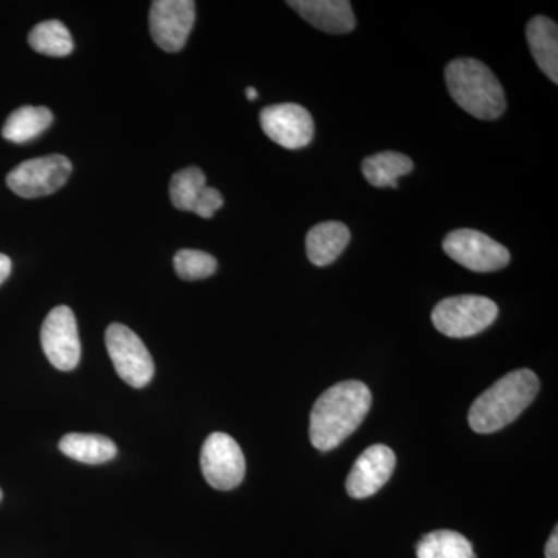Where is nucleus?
<instances>
[{
	"label": "nucleus",
	"instance_id": "nucleus-19",
	"mask_svg": "<svg viewBox=\"0 0 558 558\" xmlns=\"http://www.w3.org/2000/svg\"><path fill=\"white\" fill-rule=\"evenodd\" d=\"M417 558H475L472 545L454 531H435L424 535L416 546Z\"/></svg>",
	"mask_w": 558,
	"mask_h": 558
},
{
	"label": "nucleus",
	"instance_id": "nucleus-16",
	"mask_svg": "<svg viewBox=\"0 0 558 558\" xmlns=\"http://www.w3.org/2000/svg\"><path fill=\"white\" fill-rule=\"evenodd\" d=\"M60 450L65 457L97 465L108 462L117 457V446L112 439L102 435H84V433H69L60 440Z\"/></svg>",
	"mask_w": 558,
	"mask_h": 558
},
{
	"label": "nucleus",
	"instance_id": "nucleus-14",
	"mask_svg": "<svg viewBox=\"0 0 558 558\" xmlns=\"http://www.w3.org/2000/svg\"><path fill=\"white\" fill-rule=\"evenodd\" d=\"M351 241V231L337 220L312 227L306 236L307 258L317 267H326L339 258Z\"/></svg>",
	"mask_w": 558,
	"mask_h": 558
},
{
	"label": "nucleus",
	"instance_id": "nucleus-2",
	"mask_svg": "<svg viewBox=\"0 0 558 558\" xmlns=\"http://www.w3.org/2000/svg\"><path fill=\"white\" fill-rule=\"evenodd\" d=\"M538 389V377L531 369L512 371L473 402L470 427L480 435L508 427L531 405Z\"/></svg>",
	"mask_w": 558,
	"mask_h": 558
},
{
	"label": "nucleus",
	"instance_id": "nucleus-8",
	"mask_svg": "<svg viewBox=\"0 0 558 558\" xmlns=\"http://www.w3.org/2000/svg\"><path fill=\"white\" fill-rule=\"evenodd\" d=\"M201 468L209 486L231 490L245 476V458L240 444L227 433H213L201 451Z\"/></svg>",
	"mask_w": 558,
	"mask_h": 558
},
{
	"label": "nucleus",
	"instance_id": "nucleus-15",
	"mask_svg": "<svg viewBox=\"0 0 558 558\" xmlns=\"http://www.w3.org/2000/svg\"><path fill=\"white\" fill-rule=\"evenodd\" d=\"M526 38L532 57L538 69L554 84L558 83V27L556 22L545 16H535L529 22Z\"/></svg>",
	"mask_w": 558,
	"mask_h": 558
},
{
	"label": "nucleus",
	"instance_id": "nucleus-12",
	"mask_svg": "<svg viewBox=\"0 0 558 558\" xmlns=\"http://www.w3.org/2000/svg\"><path fill=\"white\" fill-rule=\"evenodd\" d=\"M395 468V451L380 444L369 447L352 465L347 480L348 494L357 499L373 497L391 478Z\"/></svg>",
	"mask_w": 558,
	"mask_h": 558
},
{
	"label": "nucleus",
	"instance_id": "nucleus-21",
	"mask_svg": "<svg viewBox=\"0 0 558 558\" xmlns=\"http://www.w3.org/2000/svg\"><path fill=\"white\" fill-rule=\"evenodd\" d=\"M207 178L201 168L190 167L175 172L171 179L170 197L172 205L180 211L193 213L202 193L207 189Z\"/></svg>",
	"mask_w": 558,
	"mask_h": 558
},
{
	"label": "nucleus",
	"instance_id": "nucleus-25",
	"mask_svg": "<svg viewBox=\"0 0 558 558\" xmlns=\"http://www.w3.org/2000/svg\"><path fill=\"white\" fill-rule=\"evenodd\" d=\"M11 274V259L7 255L0 253V284L10 277Z\"/></svg>",
	"mask_w": 558,
	"mask_h": 558
},
{
	"label": "nucleus",
	"instance_id": "nucleus-13",
	"mask_svg": "<svg viewBox=\"0 0 558 558\" xmlns=\"http://www.w3.org/2000/svg\"><path fill=\"white\" fill-rule=\"evenodd\" d=\"M288 5L315 28L330 35H347L355 28L354 11L348 0H292Z\"/></svg>",
	"mask_w": 558,
	"mask_h": 558
},
{
	"label": "nucleus",
	"instance_id": "nucleus-20",
	"mask_svg": "<svg viewBox=\"0 0 558 558\" xmlns=\"http://www.w3.org/2000/svg\"><path fill=\"white\" fill-rule=\"evenodd\" d=\"M33 50L47 57H69L73 51L72 35L62 22L50 20L40 22L28 35Z\"/></svg>",
	"mask_w": 558,
	"mask_h": 558
},
{
	"label": "nucleus",
	"instance_id": "nucleus-4",
	"mask_svg": "<svg viewBox=\"0 0 558 558\" xmlns=\"http://www.w3.org/2000/svg\"><path fill=\"white\" fill-rule=\"evenodd\" d=\"M498 317V306L481 295L450 296L436 304L432 319L435 328L451 339H465L486 330Z\"/></svg>",
	"mask_w": 558,
	"mask_h": 558
},
{
	"label": "nucleus",
	"instance_id": "nucleus-7",
	"mask_svg": "<svg viewBox=\"0 0 558 558\" xmlns=\"http://www.w3.org/2000/svg\"><path fill=\"white\" fill-rule=\"evenodd\" d=\"M70 172L72 163L68 157L53 154L17 165L7 175V185L24 199H36L60 190L68 182Z\"/></svg>",
	"mask_w": 558,
	"mask_h": 558
},
{
	"label": "nucleus",
	"instance_id": "nucleus-10",
	"mask_svg": "<svg viewBox=\"0 0 558 558\" xmlns=\"http://www.w3.org/2000/svg\"><path fill=\"white\" fill-rule=\"evenodd\" d=\"M40 343L54 368L72 371L78 366L81 343L78 326L73 311L68 306H58L47 315L40 329Z\"/></svg>",
	"mask_w": 558,
	"mask_h": 558
},
{
	"label": "nucleus",
	"instance_id": "nucleus-5",
	"mask_svg": "<svg viewBox=\"0 0 558 558\" xmlns=\"http://www.w3.org/2000/svg\"><path fill=\"white\" fill-rule=\"evenodd\" d=\"M106 348L117 374L134 388H143L153 380V357L142 339L128 326L113 323L106 330Z\"/></svg>",
	"mask_w": 558,
	"mask_h": 558
},
{
	"label": "nucleus",
	"instance_id": "nucleus-1",
	"mask_svg": "<svg viewBox=\"0 0 558 558\" xmlns=\"http://www.w3.org/2000/svg\"><path fill=\"white\" fill-rule=\"evenodd\" d=\"M373 398L359 380L340 381L326 389L311 413V442L319 451L337 449L365 421Z\"/></svg>",
	"mask_w": 558,
	"mask_h": 558
},
{
	"label": "nucleus",
	"instance_id": "nucleus-26",
	"mask_svg": "<svg viewBox=\"0 0 558 558\" xmlns=\"http://www.w3.org/2000/svg\"><path fill=\"white\" fill-rule=\"evenodd\" d=\"M245 97H247L248 101H255L256 98H258V90H256L255 87H247V89H245Z\"/></svg>",
	"mask_w": 558,
	"mask_h": 558
},
{
	"label": "nucleus",
	"instance_id": "nucleus-24",
	"mask_svg": "<svg viewBox=\"0 0 558 558\" xmlns=\"http://www.w3.org/2000/svg\"><path fill=\"white\" fill-rule=\"evenodd\" d=\"M546 558H558V531L553 532L548 545H546Z\"/></svg>",
	"mask_w": 558,
	"mask_h": 558
},
{
	"label": "nucleus",
	"instance_id": "nucleus-18",
	"mask_svg": "<svg viewBox=\"0 0 558 558\" xmlns=\"http://www.w3.org/2000/svg\"><path fill=\"white\" fill-rule=\"evenodd\" d=\"M413 168V160L410 157L392 153V150L374 154L362 163L363 175L371 185L377 186V189H385V186L398 189V180L410 174Z\"/></svg>",
	"mask_w": 558,
	"mask_h": 558
},
{
	"label": "nucleus",
	"instance_id": "nucleus-9",
	"mask_svg": "<svg viewBox=\"0 0 558 558\" xmlns=\"http://www.w3.org/2000/svg\"><path fill=\"white\" fill-rule=\"evenodd\" d=\"M196 21L193 0H156L150 5L149 32L161 50L175 51L185 47Z\"/></svg>",
	"mask_w": 558,
	"mask_h": 558
},
{
	"label": "nucleus",
	"instance_id": "nucleus-27",
	"mask_svg": "<svg viewBox=\"0 0 558 558\" xmlns=\"http://www.w3.org/2000/svg\"><path fill=\"white\" fill-rule=\"evenodd\" d=\"M2 498H3L2 488H0V501H2Z\"/></svg>",
	"mask_w": 558,
	"mask_h": 558
},
{
	"label": "nucleus",
	"instance_id": "nucleus-11",
	"mask_svg": "<svg viewBox=\"0 0 558 558\" xmlns=\"http://www.w3.org/2000/svg\"><path fill=\"white\" fill-rule=\"evenodd\" d=\"M264 134L286 149H301L310 145L315 134L310 110L295 102L274 105L260 112Z\"/></svg>",
	"mask_w": 558,
	"mask_h": 558
},
{
	"label": "nucleus",
	"instance_id": "nucleus-17",
	"mask_svg": "<svg viewBox=\"0 0 558 558\" xmlns=\"http://www.w3.org/2000/svg\"><path fill=\"white\" fill-rule=\"evenodd\" d=\"M53 123V113L44 106H22L14 110L2 128V137L13 143H27L39 137Z\"/></svg>",
	"mask_w": 558,
	"mask_h": 558
},
{
	"label": "nucleus",
	"instance_id": "nucleus-3",
	"mask_svg": "<svg viewBox=\"0 0 558 558\" xmlns=\"http://www.w3.org/2000/svg\"><path fill=\"white\" fill-rule=\"evenodd\" d=\"M446 83L459 108L480 120H497L506 110L505 90L495 73L473 58L447 65Z\"/></svg>",
	"mask_w": 558,
	"mask_h": 558
},
{
	"label": "nucleus",
	"instance_id": "nucleus-6",
	"mask_svg": "<svg viewBox=\"0 0 558 558\" xmlns=\"http://www.w3.org/2000/svg\"><path fill=\"white\" fill-rule=\"evenodd\" d=\"M444 252L459 266L480 274L505 269L510 260L509 250L478 230L459 229L447 234Z\"/></svg>",
	"mask_w": 558,
	"mask_h": 558
},
{
	"label": "nucleus",
	"instance_id": "nucleus-22",
	"mask_svg": "<svg viewBox=\"0 0 558 558\" xmlns=\"http://www.w3.org/2000/svg\"><path fill=\"white\" fill-rule=\"evenodd\" d=\"M175 274L185 281L211 277L218 270V260L201 250H179L174 256Z\"/></svg>",
	"mask_w": 558,
	"mask_h": 558
},
{
	"label": "nucleus",
	"instance_id": "nucleus-23",
	"mask_svg": "<svg viewBox=\"0 0 558 558\" xmlns=\"http://www.w3.org/2000/svg\"><path fill=\"white\" fill-rule=\"evenodd\" d=\"M222 194H220L218 190L207 186V189L204 190V193H202L201 199L197 201L193 213H196L201 218L209 219L215 216V213L218 211V209L222 208Z\"/></svg>",
	"mask_w": 558,
	"mask_h": 558
}]
</instances>
